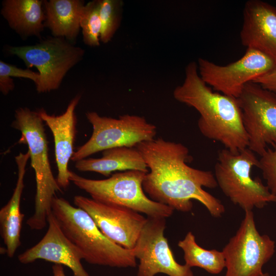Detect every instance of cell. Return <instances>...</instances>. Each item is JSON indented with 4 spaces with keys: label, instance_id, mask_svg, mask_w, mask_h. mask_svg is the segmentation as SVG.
Instances as JSON below:
<instances>
[{
    "label": "cell",
    "instance_id": "6da1fadb",
    "mask_svg": "<svg viewBox=\"0 0 276 276\" xmlns=\"http://www.w3.org/2000/svg\"><path fill=\"white\" fill-rule=\"evenodd\" d=\"M135 147L148 168L143 187L151 199L182 212L191 211L195 200L214 217L224 213L221 201L203 189L218 187L214 173L188 166L189 151L186 146L158 138Z\"/></svg>",
    "mask_w": 276,
    "mask_h": 276
},
{
    "label": "cell",
    "instance_id": "7a4b0ae2",
    "mask_svg": "<svg viewBox=\"0 0 276 276\" xmlns=\"http://www.w3.org/2000/svg\"><path fill=\"white\" fill-rule=\"evenodd\" d=\"M173 94L177 101L199 112L197 125L204 136L220 143L233 152L248 148L238 98L214 92L200 76L197 63L187 64L184 81Z\"/></svg>",
    "mask_w": 276,
    "mask_h": 276
},
{
    "label": "cell",
    "instance_id": "3957f363",
    "mask_svg": "<svg viewBox=\"0 0 276 276\" xmlns=\"http://www.w3.org/2000/svg\"><path fill=\"white\" fill-rule=\"evenodd\" d=\"M52 212L64 234L87 263L119 268L136 266L133 250L125 248L108 239L83 209L55 196Z\"/></svg>",
    "mask_w": 276,
    "mask_h": 276
},
{
    "label": "cell",
    "instance_id": "277c9868",
    "mask_svg": "<svg viewBox=\"0 0 276 276\" xmlns=\"http://www.w3.org/2000/svg\"><path fill=\"white\" fill-rule=\"evenodd\" d=\"M11 126L21 133L19 143L28 146L31 164L36 183L33 215L27 221L31 229L44 228L52 213V204L56 193L62 192L54 177L49 157V148L45 129L39 110L28 107L17 109Z\"/></svg>",
    "mask_w": 276,
    "mask_h": 276
},
{
    "label": "cell",
    "instance_id": "5b68a950",
    "mask_svg": "<svg viewBox=\"0 0 276 276\" xmlns=\"http://www.w3.org/2000/svg\"><path fill=\"white\" fill-rule=\"evenodd\" d=\"M259 167L255 153L246 148L238 152L224 149L219 151L214 176L223 193L244 211L262 209L276 202L273 194L261 179L251 176V169Z\"/></svg>",
    "mask_w": 276,
    "mask_h": 276
},
{
    "label": "cell",
    "instance_id": "8992f818",
    "mask_svg": "<svg viewBox=\"0 0 276 276\" xmlns=\"http://www.w3.org/2000/svg\"><path fill=\"white\" fill-rule=\"evenodd\" d=\"M146 173L129 170L98 180L86 178L71 171L70 180L98 201L126 207L148 217H170L174 212L172 208L151 199L145 194L143 182Z\"/></svg>",
    "mask_w": 276,
    "mask_h": 276
},
{
    "label": "cell",
    "instance_id": "52a82bcc",
    "mask_svg": "<svg viewBox=\"0 0 276 276\" xmlns=\"http://www.w3.org/2000/svg\"><path fill=\"white\" fill-rule=\"evenodd\" d=\"M6 51L21 59L27 68L35 67L40 75L38 93L57 89L67 73L82 60L85 51L62 37L49 36L34 45L8 46Z\"/></svg>",
    "mask_w": 276,
    "mask_h": 276
},
{
    "label": "cell",
    "instance_id": "ba28073f",
    "mask_svg": "<svg viewBox=\"0 0 276 276\" xmlns=\"http://www.w3.org/2000/svg\"><path fill=\"white\" fill-rule=\"evenodd\" d=\"M86 117L93 132L89 139L75 151L71 159L75 163L108 149L135 147L154 139L156 134V126L141 116L124 114L115 119L88 111Z\"/></svg>",
    "mask_w": 276,
    "mask_h": 276
},
{
    "label": "cell",
    "instance_id": "9c48e42d",
    "mask_svg": "<svg viewBox=\"0 0 276 276\" xmlns=\"http://www.w3.org/2000/svg\"><path fill=\"white\" fill-rule=\"evenodd\" d=\"M225 276H261L262 267L275 252L274 241L257 230L252 211L244 217L236 234L222 250Z\"/></svg>",
    "mask_w": 276,
    "mask_h": 276
},
{
    "label": "cell",
    "instance_id": "30bf717a",
    "mask_svg": "<svg viewBox=\"0 0 276 276\" xmlns=\"http://www.w3.org/2000/svg\"><path fill=\"white\" fill-rule=\"evenodd\" d=\"M276 62L262 53L247 49L238 60L226 65H219L199 58L198 73L207 84L222 94L238 98L245 85L271 70Z\"/></svg>",
    "mask_w": 276,
    "mask_h": 276
},
{
    "label": "cell",
    "instance_id": "8fae6325",
    "mask_svg": "<svg viewBox=\"0 0 276 276\" xmlns=\"http://www.w3.org/2000/svg\"><path fill=\"white\" fill-rule=\"evenodd\" d=\"M238 99L248 148L261 156L276 141V94L250 82Z\"/></svg>",
    "mask_w": 276,
    "mask_h": 276
},
{
    "label": "cell",
    "instance_id": "7c38bea8",
    "mask_svg": "<svg viewBox=\"0 0 276 276\" xmlns=\"http://www.w3.org/2000/svg\"><path fill=\"white\" fill-rule=\"evenodd\" d=\"M147 218L133 249L140 261L137 276H155L159 273L169 276H194L190 267L175 260L164 236L166 219Z\"/></svg>",
    "mask_w": 276,
    "mask_h": 276
},
{
    "label": "cell",
    "instance_id": "4fadbf2b",
    "mask_svg": "<svg viewBox=\"0 0 276 276\" xmlns=\"http://www.w3.org/2000/svg\"><path fill=\"white\" fill-rule=\"evenodd\" d=\"M74 202L90 216L108 239L125 248L133 249L147 218L131 209L81 195L75 196Z\"/></svg>",
    "mask_w": 276,
    "mask_h": 276
},
{
    "label": "cell",
    "instance_id": "5bb4252c",
    "mask_svg": "<svg viewBox=\"0 0 276 276\" xmlns=\"http://www.w3.org/2000/svg\"><path fill=\"white\" fill-rule=\"evenodd\" d=\"M47 222L49 227L44 236L36 245L19 255V261L28 264L42 259L68 267L73 276H90L82 266L80 252L64 234L52 212Z\"/></svg>",
    "mask_w": 276,
    "mask_h": 276
},
{
    "label": "cell",
    "instance_id": "9a60e30c",
    "mask_svg": "<svg viewBox=\"0 0 276 276\" xmlns=\"http://www.w3.org/2000/svg\"><path fill=\"white\" fill-rule=\"evenodd\" d=\"M242 44L276 62V7L261 0H249L243 11L240 33Z\"/></svg>",
    "mask_w": 276,
    "mask_h": 276
},
{
    "label": "cell",
    "instance_id": "2e32d148",
    "mask_svg": "<svg viewBox=\"0 0 276 276\" xmlns=\"http://www.w3.org/2000/svg\"><path fill=\"white\" fill-rule=\"evenodd\" d=\"M81 95H77L70 102L65 111L55 116L48 114L43 109L39 110L41 117L51 131L54 141L55 155L58 169L57 181L61 189H66L70 183L71 171L68 163L75 151L77 119L75 113Z\"/></svg>",
    "mask_w": 276,
    "mask_h": 276
},
{
    "label": "cell",
    "instance_id": "e0dca14e",
    "mask_svg": "<svg viewBox=\"0 0 276 276\" xmlns=\"http://www.w3.org/2000/svg\"><path fill=\"white\" fill-rule=\"evenodd\" d=\"M29 159L28 151L25 153L20 152L15 157L18 170L16 186L11 198L0 210L1 235L6 245V252L10 258L14 256L21 244L20 231L24 215L21 213L20 205Z\"/></svg>",
    "mask_w": 276,
    "mask_h": 276
},
{
    "label": "cell",
    "instance_id": "ac0fdd59",
    "mask_svg": "<svg viewBox=\"0 0 276 276\" xmlns=\"http://www.w3.org/2000/svg\"><path fill=\"white\" fill-rule=\"evenodd\" d=\"M43 0H4L1 13L21 38H41L44 29Z\"/></svg>",
    "mask_w": 276,
    "mask_h": 276
},
{
    "label": "cell",
    "instance_id": "d6986e66",
    "mask_svg": "<svg viewBox=\"0 0 276 276\" xmlns=\"http://www.w3.org/2000/svg\"><path fill=\"white\" fill-rule=\"evenodd\" d=\"M84 5L81 0H43L44 27L50 30L53 36L64 38L75 44Z\"/></svg>",
    "mask_w": 276,
    "mask_h": 276
},
{
    "label": "cell",
    "instance_id": "ffe728a7",
    "mask_svg": "<svg viewBox=\"0 0 276 276\" xmlns=\"http://www.w3.org/2000/svg\"><path fill=\"white\" fill-rule=\"evenodd\" d=\"M81 172H95L109 176L112 172L138 170L148 173L147 166L136 147H121L105 150L100 158H86L75 162Z\"/></svg>",
    "mask_w": 276,
    "mask_h": 276
},
{
    "label": "cell",
    "instance_id": "44dd1931",
    "mask_svg": "<svg viewBox=\"0 0 276 276\" xmlns=\"http://www.w3.org/2000/svg\"><path fill=\"white\" fill-rule=\"evenodd\" d=\"M178 246L183 252L185 264L190 267H198L208 272L217 274L225 268V261L222 251L216 249L208 250L200 246L195 237L189 232Z\"/></svg>",
    "mask_w": 276,
    "mask_h": 276
},
{
    "label": "cell",
    "instance_id": "7402d4cb",
    "mask_svg": "<svg viewBox=\"0 0 276 276\" xmlns=\"http://www.w3.org/2000/svg\"><path fill=\"white\" fill-rule=\"evenodd\" d=\"M100 0L85 4L81 15L80 26L84 43L89 47L100 45L101 22L100 16Z\"/></svg>",
    "mask_w": 276,
    "mask_h": 276
},
{
    "label": "cell",
    "instance_id": "603a6c76",
    "mask_svg": "<svg viewBox=\"0 0 276 276\" xmlns=\"http://www.w3.org/2000/svg\"><path fill=\"white\" fill-rule=\"evenodd\" d=\"M123 2L121 0H100V16L101 22L100 41L109 42L120 27Z\"/></svg>",
    "mask_w": 276,
    "mask_h": 276
},
{
    "label": "cell",
    "instance_id": "cb8c5ba5",
    "mask_svg": "<svg viewBox=\"0 0 276 276\" xmlns=\"http://www.w3.org/2000/svg\"><path fill=\"white\" fill-rule=\"evenodd\" d=\"M267 148L259 159V167L270 191L276 195V141Z\"/></svg>",
    "mask_w": 276,
    "mask_h": 276
},
{
    "label": "cell",
    "instance_id": "d4e9b609",
    "mask_svg": "<svg viewBox=\"0 0 276 276\" xmlns=\"http://www.w3.org/2000/svg\"><path fill=\"white\" fill-rule=\"evenodd\" d=\"M0 77H18L31 80L37 84L40 79L39 73L34 72L29 68L23 69L16 66L0 61Z\"/></svg>",
    "mask_w": 276,
    "mask_h": 276
},
{
    "label": "cell",
    "instance_id": "484cf974",
    "mask_svg": "<svg viewBox=\"0 0 276 276\" xmlns=\"http://www.w3.org/2000/svg\"><path fill=\"white\" fill-rule=\"evenodd\" d=\"M252 82L276 94V65L271 70L257 78Z\"/></svg>",
    "mask_w": 276,
    "mask_h": 276
},
{
    "label": "cell",
    "instance_id": "4316f807",
    "mask_svg": "<svg viewBox=\"0 0 276 276\" xmlns=\"http://www.w3.org/2000/svg\"><path fill=\"white\" fill-rule=\"evenodd\" d=\"M52 271L53 276H66L61 265L55 264L52 266Z\"/></svg>",
    "mask_w": 276,
    "mask_h": 276
},
{
    "label": "cell",
    "instance_id": "83f0119b",
    "mask_svg": "<svg viewBox=\"0 0 276 276\" xmlns=\"http://www.w3.org/2000/svg\"><path fill=\"white\" fill-rule=\"evenodd\" d=\"M261 276H270L268 273H263Z\"/></svg>",
    "mask_w": 276,
    "mask_h": 276
}]
</instances>
